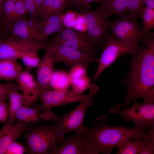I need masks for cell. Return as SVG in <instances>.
<instances>
[{"mask_svg":"<svg viewBox=\"0 0 154 154\" xmlns=\"http://www.w3.org/2000/svg\"><path fill=\"white\" fill-rule=\"evenodd\" d=\"M15 85L13 82L0 83V99L5 100L8 99L10 90Z\"/></svg>","mask_w":154,"mask_h":154,"instance_id":"obj_34","label":"cell"},{"mask_svg":"<svg viewBox=\"0 0 154 154\" xmlns=\"http://www.w3.org/2000/svg\"><path fill=\"white\" fill-rule=\"evenodd\" d=\"M14 2H15L19 0H10Z\"/></svg>","mask_w":154,"mask_h":154,"instance_id":"obj_42","label":"cell"},{"mask_svg":"<svg viewBox=\"0 0 154 154\" xmlns=\"http://www.w3.org/2000/svg\"><path fill=\"white\" fill-rule=\"evenodd\" d=\"M46 47L45 43L24 39L12 34L7 35L0 41V60H17L27 54L38 52L39 50Z\"/></svg>","mask_w":154,"mask_h":154,"instance_id":"obj_10","label":"cell"},{"mask_svg":"<svg viewBox=\"0 0 154 154\" xmlns=\"http://www.w3.org/2000/svg\"><path fill=\"white\" fill-rule=\"evenodd\" d=\"M142 139L131 141L125 139L117 145L118 148L117 154H139Z\"/></svg>","mask_w":154,"mask_h":154,"instance_id":"obj_25","label":"cell"},{"mask_svg":"<svg viewBox=\"0 0 154 154\" xmlns=\"http://www.w3.org/2000/svg\"><path fill=\"white\" fill-rule=\"evenodd\" d=\"M87 67L82 64H78L72 67L68 74L70 84L76 92L82 94L89 89L90 79L87 72Z\"/></svg>","mask_w":154,"mask_h":154,"instance_id":"obj_19","label":"cell"},{"mask_svg":"<svg viewBox=\"0 0 154 154\" xmlns=\"http://www.w3.org/2000/svg\"><path fill=\"white\" fill-rule=\"evenodd\" d=\"M89 93L80 104L68 113L61 116L57 114L52 121L57 124L60 134L63 135L67 133H79L85 132L88 128L85 127L84 121L87 108L93 105L94 96L99 87L94 83L90 84Z\"/></svg>","mask_w":154,"mask_h":154,"instance_id":"obj_4","label":"cell"},{"mask_svg":"<svg viewBox=\"0 0 154 154\" xmlns=\"http://www.w3.org/2000/svg\"><path fill=\"white\" fill-rule=\"evenodd\" d=\"M112 114L119 115L125 121H131L135 127L142 128L146 131L154 125V101H144L139 103L133 101L132 106L121 109L111 108Z\"/></svg>","mask_w":154,"mask_h":154,"instance_id":"obj_8","label":"cell"},{"mask_svg":"<svg viewBox=\"0 0 154 154\" xmlns=\"http://www.w3.org/2000/svg\"><path fill=\"white\" fill-rule=\"evenodd\" d=\"M86 96L75 92L72 89L63 91L50 89L41 92L39 97L43 111L40 113V118L46 121H53L56 114L51 111V109L69 103L81 102Z\"/></svg>","mask_w":154,"mask_h":154,"instance_id":"obj_7","label":"cell"},{"mask_svg":"<svg viewBox=\"0 0 154 154\" xmlns=\"http://www.w3.org/2000/svg\"><path fill=\"white\" fill-rule=\"evenodd\" d=\"M125 82L127 91L125 99L115 108H128L131 101L139 98L144 101H154V46L145 48L139 54L131 55Z\"/></svg>","mask_w":154,"mask_h":154,"instance_id":"obj_1","label":"cell"},{"mask_svg":"<svg viewBox=\"0 0 154 154\" xmlns=\"http://www.w3.org/2000/svg\"><path fill=\"white\" fill-rule=\"evenodd\" d=\"M45 50L44 54L37 67L36 81L41 92L51 89L50 82L54 65L57 63L52 51L47 47Z\"/></svg>","mask_w":154,"mask_h":154,"instance_id":"obj_16","label":"cell"},{"mask_svg":"<svg viewBox=\"0 0 154 154\" xmlns=\"http://www.w3.org/2000/svg\"><path fill=\"white\" fill-rule=\"evenodd\" d=\"M9 115V104L3 100L0 104V121L5 123L8 120Z\"/></svg>","mask_w":154,"mask_h":154,"instance_id":"obj_36","label":"cell"},{"mask_svg":"<svg viewBox=\"0 0 154 154\" xmlns=\"http://www.w3.org/2000/svg\"><path fill=\"white\" fill-rule=\"evenodd\" d=\"M78 11L84 19L86 33L92 44L94 46H104L107 40L109 29L107 19L112 15L103 9L94 10L84 7H78Z\"/></svg>","mask_w":154,"mask_h":154,"instance_id":"obj_5","label":"cell"},{"mask_svg":"<svg viewBox=\"0 0 154 154\" xmlns=\"http://www.w3.org/2000/svg\"><path fill=\"white\" fill-rule=\"evenodd\" d=\"M97 9L107 11L120 16L128 12L127 0H100Z\"/></svg>","mask_w":154,"mask_h":154,"instance_id":"obj_23","label":"cell"},{"mask_svg":"<svg viewBox=\"0 0 154 154\" xmlns=\"http://www.w3.org/2000/svg\"><path fill=\"white\" fill-rule=\"evenodd\" d=\"M100 0H70L66 1L65 3L66 7H82L90 9L91 4L94 2H99Z\"/></svg>","mask_w":154,"mask_h":154,"instance_id":"obj_33","label":"cell"},{"mask_svg":"<svg viewBox=\"0 0 154 154\" xmlns=\"http://www.w3.org/2000/svg\"><path fill=\"white\" fill-rule=\"evenodd\" d=\"M144 3L146 7L154 9V0H145Z\"/></svg>","mask_w":154,"mask_h":154,"instance_id":"obj_38","label":"cell"},{"mask_svg":"<svg viewBox=\"0 0 154 154\" xmlns=\"http://www.w3.org/2000/svg\"><path fill=\"white\" fill-rule=\"evenodd\" d=\"M25 9L30 13L31 17L30 19H33L35 15L36 7L34 0H23Z\"/></svg>","mask_w":154,"mask_h":154,"instance_id":"obj_37","label":"cell"},{"mask_svg":"<svg viewBox=\"0 0 154 154\" xmlns=\"http://www.w3.org/2000/svg\"><path fill=\"white\" fill-rule=\"evenodd\" d=\"M154 154V125L147 130L142 141L139 154Z\"/></svg>","mask_w":154,"mask_h":154,"instance_id":"obj_27","label":"cell"},{"mask_svg":"<svg viewBox=\"0 0 154 154\" xmlns=\"http://www.w3.org/2000/svg\"><path fill=\"white\" fill-rule=\"evenodd\" d=\"M4 30L7 34L10 33L22 39L42 43L33 26L25 17L13 21Z\"/></svg>","mask_w":154,"mask_h":154,"instance_id":"obj_17","label":"cell"},{"mask_svg":"<svg viewBox=\"0 0 154 154\" xmlns=\"http://www.w3.org/2000/svg\"><path fill=\"white\" fill-rule=\"evenodd\" d=\"M16 81L22 92L23 106L29 107L39 97L40 90L32 75L27 71H22Z\"/></svg>","mask_w":154,"mask_h":154,"instance_id":"obj_13","label":"cell"},{"mask_svg":"<svg viewBox=\"0 0 154 154\" xmlns=\"http://www.w3.org/2000/svg\"><path fill=\"white\" fill-rule=\"evenodd\" d=\"M70 84L69 75L62 70L53 72L51 76L50 85L56 90H66Z\"/></svg>","mask_w":154,"mask_h":154,"instance_id":"obj_24","label":"cell"},{"mask_svg":"<svg viewBox=\"0 0 154 154\" xmlns=\"http://www.w3.org/2000/svg\"><path fill=\"white\" fill-rule=\"evenodd\" d=\"M140 17L142 20V29L140 37L154 28V9L144 7L141 12Z\"/></svg>","mask_w":154,"mask_h":154,"instance_id":"obj_26","label":"cell"},{"mask_svg":"<svg viewBox=\"0 0 154 154\" xmlns=\"http://www.w3.org/2000/svg\"><path fill=\"white\" fill-rule=\"evenodd\" d=\"M108 119L106 115L95 118L86 131L89 143L99 153L111 154L112 149L125 139H143L146 133L143 129L108 125Z\"/></svg>","mask_w":154,"mask_h":154,"instance_id":"obj_2","label":"cell"},{"mask_svg":"<svg viewBox=\"0 0 154 154\" xmlns=\"http://www.w3.org/2000/svg\"><path fill=\"white\" fill-rule=\"evenodd\" d=\"M102 52L98 58V66L93 77V82L97 80L103 72L119 56L128 53L132 55L140 53L145 48L139 46L128 44L115 39L108 33Z\"/></svg>","mask_w":154,"mask_h":154,"instance_id":"obj_6","label":"cell"},{"mask_svg":"<svg viewBox=\"0 0 154 154\" xmlns=\"http://www.w3.org/2000/svg\"><path fill=\"white\" fill-rule=\"evenodd\" d=\"M24 137L27 153L30 154H57L58 144L65 138L56 123L29 128Z\"/></svg>","mask_w":154,"mask_h":154,"instance_id":"obj_3","label":"cell"},{"mask_svg":"<svg viewBox=\"0 0 154 154\" xmlns=\"http://www.w3.org/2000/svg\"><path fill=\"white\" fill-rule=\"evenodd\" d=\"M46 44L54 53L57 63H63L66 68L78 64L87 67L92 64L98 63L96 56L76 49L53 42H49Z\"/></svg>","mask_w":154,"mask_h":154,"instance_id":"obj_11","label":"cell"},{"mask_svg":"<svg viewBox=\"0 0 154 154\" xmlns=\"http://www.w3.org/2000/svg\"><path fill=\"white\" fill-rule=\"evenodd\" d=\"M145 0H127L128 12L131 15L139 18L141 12L145 5Z\"/></svg>","mask_w":154,"mask_h":154,"instance_id":"obj_29","label":"cell"},{"mask_svg":"<svg viewBox=\"0 0 154 154\" xmlns=\"http://www.w3.org/2000/svg\"><path fill=\"white\" fill-rule=\"evenodd\" d=\"M27 153L25 146L21 142L16 141L12 142L9 145L5 154H24Z\"/></svg>","mask_w":154,"mask_h":154,"instance_id":"obj_32","label":"cell"},{"mask_svg":"<svg viewBox=\"0 0 154 154\" xmlns=\"http://www.w3.org/2000/svg\"><path fill=\"white\" fill-rule=\"evenodd\" d=\"M86 131L74 133L71 137L65 138L61 145L58 147L57 154H99L88 142Z\"/></svg>","mask_w":154,"mask_h":154,"instance_id":"obj_12","label":"cell"},{"mask_svg":"<svg viewBox=\"0 0 154 154\" xmlns=\"http://www.w3.org/2000/svg\"><path fill=\"white\" fill-rule=\"evenodd\" d=\"M53 38L75 44L83 52L96 56L98 48L92 45L86 32L73 30L65 26Z\"/></svg>","mask_w":154,"mask_h":154,"instance_id":"obj_14","label":"cell"},{"mask_svg":"<svg viewBox=\"0 0 154 154\" xmlns=\"http://www.w3.org/2000/svg\"><path fill=\"white\" fill-rule=\"evenodd\" d=\"M3 0H0V23H1L3 17Z\"/></svg>","mask_w":154,"mask_h":154,"instance_id":"obj_40","label":"cell"},{"mask_svg":"<svg viewBox=\"0 0 154 154\" xmlns=\"http://www.w3.org/2000/svg\"><path fill=\"white\" fill-rule=\"evenodd\" d=\"M28 129L17 122L13 124L6 123L0 130V154H5L10 144L16 141Z\"/></svg>","mask_w":154,"mask_h":154,"instance_id":"obj_18","label":"cell"},{"mask_svg":"<svg viewBox=\"0 0 154 154\" xmlns=\"http://www.w3.org/2000/svg\"><path fill=\"white\" fill-rule=\"evenodd\" d=\"M32 105V108L22 106L16 113L17 122L24 127L30 123L41 124L40 114L43 109L41 105L35 102Z\"/></svg>","mask_w":154,"mask_h":154,"instance_id":"obj_20","label":"cell"},{"mask_svg":"<svg viewBox=\"0 0 154 154\" xmlns=\"http://www.w3.org/2000/svg\"><path fill=\"white\" fill-rule=\"evenodd\" d=\"M5 30L0 33V41L3 39L7 35Z\"/></svg>","mask_w":154,"mask_h":154,"instance_id":"obj_41","label":"cell"},{"mask_svg":"<svg viewBox=\"0 0 154 154\" xmlns=\"http://www.w3.org/2000/svg\"><path fill=\"white\" fill-rule=\"evenodd\" d=\"M21 59L25 65L29 68L37 67L40 60L38 52L27 54Z\"/></svg>","mask_w":154,"mask_h":154,"instance_id":"obj_30","label":"cell"},{"mask_svg":"<svg viewBox=\"0 0 154 154\" xmlns=\"http://www.w3.org/2000/svg\"><path fill=\"white\" fill-rule=\"evenodd\" d=\"M63 12L52 13L42 21L36 22L30 20L38 35L41 42L45 43L48 37L59 32L64 26L63 22Z\"/></svg>","mask_w":154,"mask_h":154,"instance_id":"obj_15","label":"cell"},{"mask_svg":"<svg viewBox=\"0 0 154 154\" xmlns=\"http://www.w3.org/2000/svg\"><path fill=\"white\" fill-rule=\"evenodd\" d=\"M18 86L16 85L13 87L9 93V115L7 123L13 124L16 119V113L23 106V101L22 94L19 91Z\"/></svg>","mask_w":154,"mask_h":154,"instance_id":"obj_22","label":"cell"},{"mask_svg":"<svg viewBox=\"0 0 154 154\" xmlns=\"http://www.w3.org/2000/svg\"><path fill=\"white\" fill-rule=\"evenodd\" d=\"M15 3L10 0H5L3 1V17L0 26V28L3 30L13 21Z\"/></svg>","mask_w":154,"mask_h":154,"instance_id":"obj_28","label":"cell"},{"mask_svg":"<svg viewBox=\"0 0 154 154\" xmlns=\"http://www.w3.org/2000/svg\"><path fill=\"white\" fill-rule=\"evenodd\" d=\"M28 14L25 7L23 0H18L15 3L13 22L21 18L25 17V16Z\"/></svg>","mask_w":154,"mask_h":154,"instance_id":"obj_31","label":"cell"},{"mask_svg":"<svg viewBox=\"0 0 154 154\" xmlns=\"http://www.w3.org/2000/svg\"><path fill=\"white\" fill-rule=\"evenodd\" d=\"M34 0L35 3V5L36 6V13L38 11V10L40 9L43 0ZM36 14H35V15H36Z\"/></svg>","mask_w":154,"mask_h":154,"instance_id":"obj_39","label":"cell"},{"mask_svg":"<svg viewBox=\"0 0 154 154\" xmlns=\"http://www.w3.org/2000/svg\"><path fill=\"white\" fill-rule=\"evenodd\" d=\"M22 70V67L17 60H1L0 80L16 81Z\"/></svg>","mask_w":154,"mask_h":154,"instance_id":"obj_21","label":"cell"},{"mask_svg":"<svg viewBox=\"0 0 154 154\" xmlns=\"http://www.w3.org/2000/svg\"><path fill=\"white\" fill-rule=\"evenodd\" d=\"M119 17L117 20L108 21L110 33L118 41L129 44L138 45L142 27L138 23L139 18L130 14H125Z\"/></svg>","mask_w":154,"mask_h":154,"instance_id":"obj_9","label":"cell"},{"mask_svg":"<svg viewBox=\"0 0 154 154\" xmlns=\"http://www.w3.org/2000/svg\"><path fill=\"white\" fill-rule=\"evenodd\" d=\"M3 100L0 99V104Z\"/></svg>","mask_w":154,"mask_h":154,"instance_id":"obj_43","label":"cell"},{"mask_svg":"<svg viewBox=\"0 0 154 154\" xmlns=\"http://www.w3.org/2000/svg\"><path fill=\"white\" fill-rule=\"evenodd\" d=\"M66 1L67 0H52L48 16L54 13L63 12L66 8L65 3Z\"/></svg>","mask_w":154,"mask_h":154,"instance_id":"obj_35","label":"cell"}]
</instances>
